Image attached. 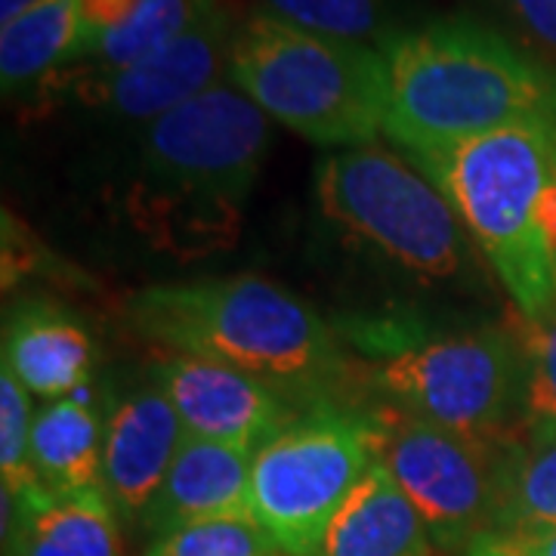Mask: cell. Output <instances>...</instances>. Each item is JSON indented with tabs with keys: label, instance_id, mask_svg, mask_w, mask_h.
<instances>
[{
	"label": "cell",
	"instance_id": "obj_1",
	"mask_svg": "<svg viewBox=\"0 0 556 556\" xmlns=\"http://www.w3.org/2000/svg\"><path fill=\"white\" fill-rule=\"evenodd\" d=\"M273 121L232 84L146 124L121 214L155 254L179 263L236 248Z\"/></svg>",
	"mask_w": 556,
	"mask_h": 556
},
{
	"label": "cell",
	"instance_id": "obj_2",
	"mask_svg": "<svg viewBox=\"0 0 556 556\" xmlns=\"http://www.w3.org/2000/svg\"><path fill=\"white\" fill-rule=\"evenodd\" d=\"M387 134L415 161L507 127H556V72L470 16H442L380 43Z\"/></svg>",
	"mask_w": 556,
	"mask_h": 556
},
{
	"label": "cell",
	"instance_id": "obj_3",
	"mask_svg": "<svg viewBox=\"0 0 556 556\" xmlns=\"http://www.w3.org/2000/svg\"><path fill=\"white\" fill-rule=\"evenodd\" d=\"M127 325L174 356L223 362L278 393H321L343 371L325 318L260 276L152 285L124 303Z\"/></svg>",
	"mask_w": 556,
	"mask_h": 556
},
{
	"label": "cell",
	"instance_id": "obj_4",
	"mask_svg": "<svg viewBox=\"0 0 556 556\" xmlns=\"http://www.w3.org/2000/svg\"><path fill=\"white\" fill-rule=\"evenodd\" d=\"M226 80L269 121L328 149L368 146L390 118V65L380 47L316 35L266 13L239 22Z\"/></svg>",
	"mask_w": 556,
	"mask_h": 556
},
{
	"label": "cell",
	"instance_id": "obj_5",
	"mask_svg": "<svg viewBox=\"0 0 556 556\" xmlns=\"http://www.w3.org/2000/svg\"><path fill=\"white\" fill-rule=\"evenodd\" d=\"M477 239L522 321L556 313V273L538 229V199L556 174V127L526 124L417 161Z\"/></svg>",
	"mask_w": 556,
	"mask_h": 556
},
{
	"label": "cell",
	"instance_id": "obj_6",
	"mask_svg": "<svg viewBox=\"0 0 556 556\" xmlns=\"http://www.w3.org/2000/svg\"><path fill=\"white\" fill-rule=\"evenodd\" d=\"M316 199L334 226L417 278L442 281L464 263V226L452 201L420 167L378 142L318 161Z\"/></svg>",
	"mask_w": 556,
	"mask_h": 556
},
{
	"label": "cell",
	"instance_id": "obj_7",
	"mask_svg": "<svg viewBox=\"0 0 556 556\" xmlns=\"http://www.w3.org/2000/svg\"><path fill=\"white\" fill-rule=\"evenodd\" d=\"M375 460V415L316 408L294 417L254 455L248 514L285 556H318L331 519Z\"/></svg>",
	"mask_w": 556,
	"mask_h": 556
},
{
	"label": "cell",
	"instance_id": "obj_8",
	"mask_svg": "<svg viewBox=\"0 0 556 556\" xmlns=\"http://www.w3.org/2000/svg\"><path fill=\"white\" fill-rule=\"evenodd\" d=\"M522 346L497 328L405 346L375 371L390 408L479 437H507L504 424L522 405Z\"/></svg>",
	"mask_w": 556,
	"mask_h": 556
},
{
	"label": "cell",
	"instance_id": "obj_9",
	"mask_svg": "<svg viewBox=\"0 0 556 556\" xmlns=\"http://www.w3.org/2000/svg\"><path fill=\"white\" fill-rule=\"evenodd\" d=\"M378 420V460L424 517L433 544L467 551L492 529L497 485L514 445L507 437L457 433L383 408Z\"/></svg>",
	"mask_w": 556,
	"mask_h": 556
},
{
	"label": "cell",
	"instance_id": "obj_10",
	"mask_svg": "<svg viewBox=\"0 0 556 556\" xmlns=\"http://www.w3.org/2000/svg\"><path fill=\"white\" fill-rule=\"evenodd\" d=\"M239 22L223 0H214L189 31L174 43L146 56L137 65L115 75H80L75 68H62L60 75L43 80L31 90L35 105H62L72 102L87 112H100L105 118L127 124H152L161 115L195 100L226 78L229 47Z\"/></svg>",
	"mask_w": 556,
	"mask_h": 556
},
{
	"label": "cell",
	"instance_id": "obj_11",
	"mask_svg": "<svg viewBox=\"0 0 556 556\" xmlns=\"http://www.w3.org/2000/svg\"><path fill=\"white\" fill-rule=\"evenodd\" d=\"M155 387L177 408L186 437L248 455H257L294 420L288 396L276 387L211 358L170 353L155 365Z\"/></svg>",
	"mask_w": 556,
	"mask_h": 556
},
{
	"label": "cell",
	"instance_id": "obj_12",
	"mask_svg": "<svg viewBox=\"0 0 556 556\" xmlns=\"http://www.w3.org/2000/svg\"><path fill=\"white\" fill-rule=\"evenodd\" d=\"M182 439L186 430L177 408L159 387L118 402L102 437V489L121 519H142Z\"/></svg>",
	"mask_w": 556,
	"mask_h": 556
},
{
	"label": "cell",
	"instance_id": "obj_13",
	"mask_svg": "<svg viewBox=\"0 0 556 556\" xmlns=\"http://www.w3.org/2000/svg\"><path fill=\"white\" fill-rule=\"evenodd\" d=\"M254 455L207 439L186 437L139 526L149 538L201 519L248 514Z\"/></svg>",
	"mask_w": 556,
	"mask_h": 556
},
{
	"label": "cell",
	"instance_id": "obj_14",
	"mask_svg": "<svg viewBox=\"0 0 556 556\" xmlns=\"http://www.w3.org/2000/svg\"><path fill=\"white\" fill-rule=\"evenodd\" d=\"M3 556H124L121 522L105 489L16 501L3 492Z\"/></svg>",
	"mask_w": 556,
	"mask_h": 556
},
{
	"label": "cell",
	"instance_id": "obj_15",
	"mask_svg": "<svg viewBox=\"0 0 556 556\" xmlns=\"http://www.w3.org/2000/svg\"><path fill=\"white\" fill-rule=\"evenodd\" d=\"M97 350L78 318L50 303H25L7 316L3 356L31 396L56 402L87 387Z\"/></svg>",
	"mask_w": 556,
	"mask_h": 556
},
{
	"label": "cell",
	"instance_id": "obj_16",
	"mask_svg": "<svg viewBox=\"0 0 556 556\" xmlns=\"http://www.w3.org/2000/svg\"><path fill=\"white\" fill-rule=\"evenodd\" d=\"M433 547L412 497L375 460L331 519L318 556H433Z\"/></svg>",
	"mask_w": 556,
	"mask_h": 556
},
{
	"label": "cell",
	"instance_id": "obj_17",
	"mask_svg": "<svg viewBox=\"0 0 556 556\" xmlns=\"http://www.w3.org/2000/svg\"><path fill=\"white\" fill-rule=\"evenodd\" d=\"M80 0H38L0 28L3 93H31L43 80L87 56Z\"/></svg>",
	"mask_w": 556,
	"mask_h": 556
},
{
	"label": "cell",
	"instance_id": "obj_18",
	"mask_svg": "<svg viewBox=\"0 0 556 556\" xmlns=\"http://www.w3.org/2000/svg\"><path fill=\"white\" fill-rule=\"evenodd\" d=\"M102 437L105 427L87 387L47 402L31 430V457L40 482L53 495L102 489Z\"/></svg>",
	"mask_w": 556,
	"mask_h": 556
},
{
	"label": "cell",
	"instance_id": "obj_19",
	"mask_svg": "<svg viewBox=\"0 0 556 556\" xmlns=\"http://www.w3.org/2000/svg\"><path fill=\"white\" fill-rule=\"evenodd\" d=\"M214 0H139L134 16L109 31L87 60L75 62L80 75H115L189 31Z\"/></svg>",
	"mask_w": 556,
	"mask_h": 556
},
{
	"label": "cell",
	"instance_id": "obj_20",
	"mask_svg": "<svg viewBox=\"0 0 556 556\" xmlns=\"http://www.w3.org/2000/svg\"><path fill=\"white\" fill-rule=\"evenodd\" d=\"M556 526V442L514 445L497 485L489 532Z\"/></svg>",
	"mask_w": 556,
	"mask_h": 556
},
{
	"label": "cell",
	"instance_id": "obj_21",
	"mask_svg": "<svg viewBox=\"0 0 556 556\" xmlns=\"http://www.w3.org/2000/svg\"><path fill=\"white\" fill-rule=\"evenodd\" d=\"M257 13L316 35L375 47L393 35L387 31L390 0H260Z\"/></svg>",
	"mask_w": 556,
	"mask_h": 556
},
{
	"label": "cell",
	"instance_id": "obj_22",
	"mask_svg": "<svg viewBox=\"0 0 556 556\" xmlns=\"http://www.w3.org/2000/svg\"><path fill=\"white\" fill-rule=\"evenodd\" d=\"M31 430V393L7 365H0V479L3 492H10L16 501H31L50 492L35 470Z\"/></svg>",
	"mask_w": 556,
	"mask_h": 556
},
{
	"label": "cell",
	"instance_id": "obj_23",
	"mask_svg": "<svg viewBox=\"0 0 556 556\" xmlns=\"http://www.w3.org/2000/svg\"><path fill=\"white\" fill-rule=\"evenodd\" d=\"M522 427L526 445L556 442V313L544 321H522Z\"/></svg>",
	"mask_w": 556,
	"mask_h": 556
},
{
	"label": "cell",
	"instance_id": "obj_24",
	"mask_svg": "<svg viewBox=\"0 0 556 556\" xmlns=\"http://www.w3.org/2000/svg\"><path fill=\"white\" fill-rule=\"evenodd\" d=\"M142 556H285L251 514L201 519L152 538Z\"/></svg>",
	"mask_w": 556,
	"mask_h": 556
},
{
	"label": "cell",
	"instance_id": "obj_25",
	"mask_svg": "<svg viewBox=\"0 0 556 556\" xmlns=\"http://www.w3.org/2000/svg\"><path fill=\"white\" fill-rule=\"evenodd\" d=\"M535 56L556 72V0H497Z\"/></svg>",
	"mask_w": 556,
	"mask_h": 556
},
{
	"label": "cell",
	"instance_id": "obj_26",
	"mask_svg": "<svg viewBox=\"0 0 556 556\" xmlns=\"http://www.w3.org/2000/svg\"><path fill=\"white\" fill-rule=\"evenodd\" d=\"M470 551L485 556H556V526L482 532Z\"/></svg>",
	"mask_w": 556,
	"mask_h": 556
},
{
	"label": "cell",
	"instance_id": "obj_27",
	"mask_svg": "<svg viewBox=\"0 0 556 556\" xmlns=\"http://www.w3.org/2000/svg\"><path fill=\"white\" fill-rule=\"evenodd\" d=\"M137 3L139 0H80V20H84L87 43H90L87 56L97 50V43H100L109 31L121 28L124 22L134 16ZM87 56H84V60H87Z\"/></svg>",
	"mask_w": 556,
	"mask_h": 556
},
{
	"label": "cell",
	"instance_id": "obj_28",
	"mask_svg": "<svg viewBox=\"0 0 556 556\" xmlns=\"http://www.w3.org/2000/svg\"><path fill=\"white\" fill-rule=\"evenodd\" d=\"M38 0H0V25L13 22L20 13H25L28 7H35Z\"/></svg>",
	"mask_w": 556,
	"mask_h": 556
},
{
	"label": "cell",
	"instance_id": "obj_29",
	"mask_svg": "<svg viewBox=\"0 0 556 556\" xmlns=\"http://www.w3.org/2000/svg\"><path fill=\"white\" fill-rule=\"evenodd\" d=\"M460 556H485V554H479V551H470V547H467V551H460Z\"/></svg>",
	"mask_w": 556,
	"mask_h": 556
}]
</instances>
